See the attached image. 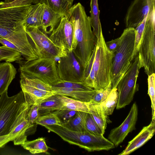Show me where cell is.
I'll return each mask as SVG.
<instances>
[{"instance_id": "cell-1", "label": "cell", "mask_w": 155, "mask_h": 155, "mask_svg": "<svg viewBox=\"0 0 155 155\" xmlns=\"http://www.w3.org/2000/svg\"><path fill=\"white\" fill-rule=\"evenodd\" d=\"M32 3V0H16L8 3L0 2V38L15 45L25 60L36 54L24 25Z\"/></svg>"}, {"instance_id": "cell-2", "label": "cell", "mask_w": 155, "mask_h": 155, "mask_svg": "<svg viewBox=\"0 0 155 155\" xmlns=\"http://www.w3.org/2000/svg\"><path fill=\"white\" fill-rule=\"evenodd\" d=\"M63 15L70 21L73 28L72 52L84 69L92 54L96 41L90 17L79 2L72 5Z\"/></svg>"}, {"instance_id": "cell-3", "label": "cell", "mask_w": 155, "mask_h": 155, "mask_svg": "<svg viewBox=\"0 0 155 155\" xmlns=\"http://www.w3.org/2000/svg\"><path fill=\"white\" fill-rule=\"evenodd\" d=\"M102 29L96 39L95 53L89 73L83 82L95 90L107 87L111 83L113 53L107 48Z\"/></svg>"}, {"instance_id": "cell-4", "label": "cell", "mask_w": 155, "mask_h": 155, "mask_svg": "<svg viewBox=\"0 0 155 155\" xmlns=\"http://www.w3.org/2000/svg\"><path fill=\"white\" fill-rule=\"evenodd\" d=\"M45 127L50 131L58 135L64 141L88 152L108 150L111 146L110 141L103 135L94 134L86 131H74L62 125Z\"/></svg>"}, {"instance_id": "cell-5", "label": "cell", "mask_w": 155, "mask_h": 155, "mask_svg": "<svg viewBox=\"0 0 155 155\" xmlns=\"http://www.w3.org/2000/svg\"><path fill=\"white\" fill-rule=\"evenodd\" d=\"M135 29L126 28L120 37L119 45L112 59L111 87H116L122 76L131 64L135 40Z\"/></svg>"}, {"instance_id": "cell-6", "label": "cell", "mask_w": 155, "mask_h": 155, "mask_svg": "<svg viewBox=\"0 0 155 155\" xmlns=\"http://www.w3.org/2000/svg\"><path fill=\"white\" fill-rule=\"evenodd\" d=\"M155 2L147 14L138 49L139 65L148 75L155 72Z\"/></svg>"}, {"instance_id": "cell-7", "label": "cell", "mask_w": 155, "mask_h": 155, "mask_svg": "<svg viewBox=\"0 0 155 155\" xmlns=\"http://www.w3.org/2000/svg\"><path fill=\"white\" fill-rule=\"evenodd\" d=\"M22 91L11 97L8 91L0 96V136L10 134L22 113L29 107Z\"/></svg>"}, {"instance_id": "cell-8", "label": "cell", "mask_w": 155, "mask_h": 155, "mask_svg": "<svg viewBox=\"0 0 155 155\" xmlns=\"http://www.w3.org/2000/svg\"><path fill=\"white\" fill-rule=\"evenodd\" d=\"M19 63L20 72L38 79L51 86L60 80L55 59L39 58Z\"/></svg>"}, {"instance_id": "cell-9", "label": "cell", "mask_w": 155, "mask_h": 155, "mask_svg": "<svg viewBox=\"0 0 155 155\" xmlns=\"http://www.w3.org/2000/svg\"><path fill=\"white\" fill-rule=\"evenodd\" d=\"M138 54L132 61L130 67L119 81L116 88L118 93V101L116 109L124 107L132 101L135 92L138 90L137 83L139 70Z\"/></svg>"}, {"instance_id": "cell-10", "label": "cell", "mask_w": 155, "mask_h": 155, "mask_svg": "<svg viewBox=\"0 0 155 155\" xmlns=\"http://www.w3.org/2000/svg\"><path fill=\"white\" fill-rule=\"evenodd\" d=\"M26 31L28 39L39 58L55 59L66 54V51L54 43L39 28H26Z\"/></svg>"}, {"instance_id": "cell-11", "label": "cell", "mask_w": 155, "mask_h": 155, "mask_svg": "<svg viewBox=\"0 0 155 155\" xmlns=\"http://www.w3.org/2000/svg\"><path fill=\"white\" fill-rule=\"evenodd\" d=\"M58 58V61H56L60 80L83 82L84 68L81 65L73 52L67 51L66 55Z\"/></svg>"}, {"instance_id": "cell-12", "label": "cell", "mask_w": 155, "mask_h": 155, "mask_svg": "<svg viewBox=\"0 0 155 155\" xmlns=\"http://www.w3.org/2000/svg\"><path fill=\"white\" fill-rule=\"evenodd\" d=\"M138 114L137 106L135 102L123 122L118 127L111 130L108 138L115 147L121 143L128 134L135 129Z\"/></svg>"}, {"instance_id": "cell-13", "label": "cell", "mask_w": 155, "mask_h": 155, "mask_svg": "<svg viewBox=\"0 0 155 155\" xmlns=\"http://www.w3.org/2000/svg\"><path fill=\"white\" fill-rule=\"evenodd\" d=\"M73 33L71 24L66 17L63 15L59 24L51 33L49 37L56 45L71 52H72Z\"/></svg>"}, {"instance_id": "cell-14", "label": "cell", "mask_w": 155, "mask_h": 155, "mask_svg": "<svg viewBox=\"0 0 155 155\" xmlns=\"http://www.w3.org/2000/svg\"><path fill=\"white\" fill-rule=\"evenodd\" d=\"M155 0H134L127 9L124 22L126 28H135L147 16Z\"/></svg>"}, {"instance_id": "cell-15", "label": "cell", "mask_w": 155, "mask_h": 155, "mask_svg": "<svg viewBox=\"0 0 155 155\" xmlns=\"http://www.w3.org/2000/svg\"><path fill=\"white\" fill-rule=\"evenodd\" d=\"M155 132V121L152 120L149 125L143 127L139 133L128 142L125 149L118 155H127L134 152L150 139Z\"/></svg>"}, {"instance_id": "cell-16", "label": "cell", "mask_w": 155, "mask_h": 155, "mask_svg": "<svg viewBox=\"0 0 155 155\" xmlns=\"http://www.w3.org/2000/svg\"><path fill=\"white\" fill-rule=\"evenodd\" d=\"M20 84L29 107L35 104H39L44 99L54 94L53 92L41 90L28 85L21 79Z\"/></svg>"}, {"instance_id": "cell-17", "label": "cell", "mask_w": 155, "mask_h": 155, "mask_svg": "<svg viewBox=\"0 0 155 155\" xmlns=\"http://www.w3.org/2000/svg\"><path fill=\"white\" fill-rule=\"evenodd\" d=\"M52 87L54 94L68 96L74 99L85 102H90L95 90Z\"/></svg>"}, {"instance_id": "cell-18", "label": "cell", "mask_w": 155, "mask_h": 155, "mask_svg": "<svg viewBox=\"0 0 155 155\" xmlns=\"http://www.w3.org/2000/svg\"><path fill=\"white\" fill-rule=\"evenodd\" d=\"M62 16L45 5L41 27L42 31L47 35L51 34L59 24Z\"/></svg>"}, {"instance_id": "cell-19", "label": "cell", "mask_w": 155, "mask_h": 155, "mask_svg": "<svg viewBox=\"0 0 155 155\" xmlns=\"http://www.w3.org/2000/svg\"><path fill=\"white\" fill-rule=\"evenodd\" d=\"M16 73V68L10 62L0 63V96L8 91V87Z\"/></svg>"}, {"instance_id": "cell-20", "label": "cell", "mask_w": 155, "mask_h": 155, "mask_svg": "<svg viewBox=\"0 0 155 155\" xmlns=\"http://www.w3.org/2000/svg\"><path fill=\"white\" fill-rule=\"evenodd\" d=\"M44 4L39 3L31 5L25 23L26 28H39L42 25Z\"/></svg>"}, {"instance_id": "cell-21", "label": "cell", "mask_w": 155, "mask_h": 155, "mask_svg": "<svg viewBox=\"0 0 155 155\" xmlns=\"http://www.w3.org/2000/svg\"><path fill=\"white\" fill-rule=\"evenodd\" d=\"M89 113L104 134L107 123L111 122L108 116L105 115L101 105L100 104L87 102Z\"/></svg>"}, {"instance_id": "cell-22", "label": "cell", "mask_w": 155, "mask_h": 155, "mask_svg": "<svg viewBox=\"0 0 155 155\" xmlns=\"http://www.w3.org/2000/svg\"><path fill=\"white\" fill-rule=\"evenodd\" d=\"M25 117L10 134L15 136L12 140L15 145H21L27 140V136L31 133L34 124H31Z\"/></svg>"}, {"instance_id": "cell-23", "label": "cell", "mask_w": 155, "mask_h": 155, "mask_svg": "<svg viewBox=\"0 0 155 155\" xmlns=\"http://www.w3.org/2000/svg\"><path fill=\"white\" fill-rule=\"evenodd\" d=\"M61 104V109H65L89 113L87 102L68 97L67 96L57 94Z\"/></svg>"}, {"instance_id": "cell-24", "label": "cell", "mask_w": 155, "mask_h": 155, "mask_svg": "<svg viewBox=\"0 0 155 155\" xmlns=\"http://www.w3.org/2000/svg\"><path fill=\"white\" fill-rule=\"evenodd\" d=\"M61 106L57 94H53L44 99L39 104V116L61 109Z\"/></svg>"}, {"instance_id": "cell-25", "label": "cell", "mask_w": 155, "mask_h": 155, "mask_svg": "<svg viewBox=\"0 0 155 155\" xmlns=\"http://www.w3.org/2000/svg\"><path fill=\"white\" fill-rule=\"evenodd\" d=\"M87 113L83 111H77L76 115L70 120L61 122V125L74 131H86L85 124Z\"/></svg>"}, {"instance_id": "cell-26", "label": "cell", "mask_w": 155, "mask_h": 155, "mask_svg": "<svg viewBox=\"0 0 155 155\" xmlns=\"http://www.w3.org/2000/svg\"><path fill=\"white\" fill-rule=\"evenodd\" d=\"M90 21L93 31L97 39L100 36L102 29L99 16L98 0H91Z\"/></svg>"}, {"instance_id": "cell-27", "label": "cell", "mask_w": 155, "mask_h": 155, "mask_svg": "<svg viewBox=\"0 0 155 155\" xmlns=\"http://www.w3.org/2000/svg\"><path fill=\"white\" fill-rule=\"evenodd\" d=\"M74 0H40L55 12L64 15L71 7Z\"/></svg>"}, {"instance_id": "cell-28", "label": "cell", "mask_w": 155, "mask_h": 155, "mask_svg": "<svg viewBox=\"0 0 155 155\" xmlns=\"http://www.w3.org/2000/svg\"><path fill=\"white\" fill-rule=\"evenodd\" d=\"M21 145L33 154L46 153L48 149L45 138L42 137L32 140H26Z\"/></svg>"}, {"instance_id": "cell-29", "label": "cell", "mask_w": 155, "mask_h": 155, "mask_svg": "<svg viewBox=\"0 0 155 155\" xmlns=\"http://www.w3.org/2000/svg\"><path fill=\"white\" fill-rule=\"evenodd\" d=\"M118 101V93L116 87L112 89L106 100L101 104L106 116L111 115L116 107Z\"/></svg>"}, {"instance_id": "cell-30", "label": "cell", "mask_w": 155, "mask_h": 155, "mask_svg": "<svg viewBox=\"0 0 155 155\" xmlns=\"http://www.w3.org/2000/svg\"><path fill=\"white\" fill-rule=\"evenodd\" d=\"M20 78L28 85L41 90L53 92L51 85L38 79L31 77L21 72H20Z\"/></svg>"}, {"instance_id": "cell-31", "label": "cell", "mask_w": 155, "mask_h": 155, "mask_svg": "<svg viewBox=\"0 0 155 155\" xmlns=\"http://www.w3.org/2000/svg\"><path fill=\"white\" fill-rule=\"evenodd\" d=\"M21 53L5 46H0V61L12 62L21 61L23 58Z\"/></svg>"}, {"instance_id": "cell-32", "label": "cell", "mask_w": 155, "mask_h": 155, "mask_svg": "<svg viewBox=\"0 0 155 155\" xmlns=\"http://www.w3.org/2000/svg\"><path fill=\"white\" fill-rule=\"evenodd\" d=\"M35 123L44 127L51 125H61L59 119L53 112L38 116Z\"/></svg>"}, {"instance_id": "cell-33", "label": "cell", "mask_w": 155, "mask_h": 155, "mask_svg": "<svg viewBox=\"0 0 155 155\" xmlns=\"http://www.w3.org/2000/svg\"><path fill=\"white\" fill-rule=\"evenodd\" d=\"M147 17V16L135 28V44L133 52L131 59V61L138 54V49L144 29Z\"/></svg>"}, {"instance_id": "cell-34", "label": "cell", "mask_w": 155, "mask_h": 155, "mask_svg": "<svg viewBox=\"0 0 155 155\" xmlns=\"http://www.w3.org/2000/svg\"><path fill=\"white\" fill-rule=\"evenodd\" d=\"M147 79L148 84V94L150 98L151 102L152 119V120H155V73L149 75Z\"/></svg>"}, {"instance_id": "cell-35", "label": "cell", "mask_w": 155, "mask_h": 155, "mask_svg": "<svg viewBox=\"0 0 155 155\" xmlns=\"http://www.w3.org/2000/svg\"><path fill=\"white\" fill-rule=\"evenodd\" d=\"M85 128L86 131L91 134L98 135H104L90 113H87V114Z\"/></svg>"}, {"instance_id": "cell-36", "label": "cell", "mask_w": 155, "mask_h": 155, "mask_svg": "<svg viewBox=\"0 0 155 155\" xmlns=\"http://www.w3.org/2000/svg\"><path fill=\"white\" fill-rule=\"evenodd\" d=\"M53 87L76 88L92 90L93 89L88 86L83 82H74L60 80L51 86Z\"/></svg>"}, {"instance_id": "cell-37", "label": "cell", "mask_w": 155, "mask_h": 155, "mask_svg": "<svg viewBox=\"0 0 155 155\" xmlns=\"http://www.w3.org/2000/svg\"><path fill=\"white\" fill-rule=\"evenodd\" d=\"M111 83L106 88L99 90H95L90 102L101 104L107 99L112 90Z\"/></svg>"}, {"instance_id": "cell-38", "label": "cell", "mask_w": 155, "mask_h": 155, "mask_svg": "<svg viewBox=\"0 0 155 155\" xmlns=\"http://www.w3.org/2000/svg\"><path fill=\"white\" fill-rule=\"evenodd\" d=\"M77 111L65 109H60L55 110L52 112L55 114L61 122L68 120L76 114Z\"/></svg>"}, {"instance_id": "cell-39", "label": "cell", "mask_w": 155, "mask_h": 155, "mask_svg": "<svg viewBox=\"0 0 155 155\" xmlns=\"http://www.w3.org/2000/svg\"><path fill=\"white\" fill-rule=\"evenodd\" d=\"M38 107L39 104H36L30 106L28 110L26 118L31 124L35 123L39 116Z\"/></svg>"}, {"instance_id": "cell-40", "label": "cell", "mask_w": 155, "mask_h": 155, "mask_svg": "<svg viewBox=\"0 0 155 155\" xmlns=\"http://www.w3.org/2000/svg\"><path fill=\"white\" fill-rule=\"evenodd\" d=\"M120 40V37L110 41L106 42V45L108 50L113 53L117 50L118 47Z\"/></svg>"}, {"instance_id": "cell-41", "label": "cell", "mask_w": 155, "mask_h": 155, "mask_svg": "<svg viewBox=\"0 0 155 155\" xmlns=\"http://www.w3.org/2000/svg\"><path fill=\"white\" fill-rule=\"evenodd\" d=\"M15 137V135L12 134L0 136V148L4 147L8 142L12 141Z\"/></svg>"}, {"instance_id": "cell-42", "label": "cell", "mask_w": 155, "mask_h": 155, "mask_svg": "<svg viewBox=\"0 0 155 155\" xmlns=\"http://www.w3.org/2000/svg\"><path fill=\"white\" fill-rule=\"evenodd\" d=\"M16 0H5V3H10L13 2Z\"/></svg>"}, {"instance_id": "cell-43", "label": "cell", "mask_w": 155, "mask_h": 155, "mask_svg": "<svg viewBox=\"0 0 155 155\" xmlns=\"http://www.w3.org/2000/svg\"><path fill=\"white\" fill-rule=\"evenodd\" d=\"M32 3L34 4H36L40 3V0H32Z\"/></svg>"}]
</instances>
